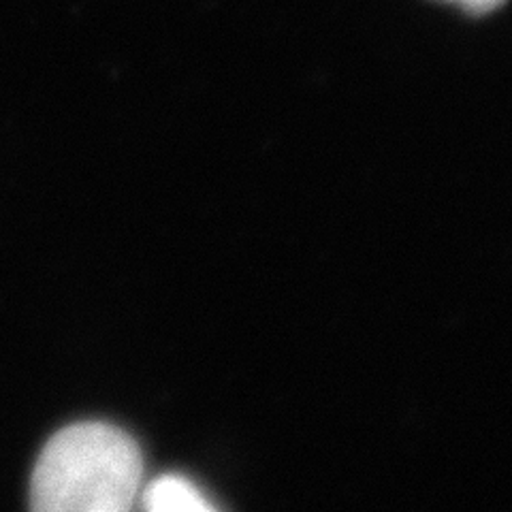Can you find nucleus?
Listing matches in <instances>:
<instances>
[{
    "mask_svg": "<svg viewBox=\"0 0 512 512\" xmlns=\"http://www.w3.org/2000/svg\"><path fill=\"white\" fill-rule=\"evenodd\" d=\"M137 442L109 423L64 427L32 472L30 506L45 512H126L141 489Z\"/></svg>",
    "mask_w": 512,
    "mask_h": 512,
    "instance_id": "nucleus-1",
    "label": "nucleus"
},
{
    "mask_svg": "<svg viewBox=\"0 0 512 512\" xmlns=\"http://www.w3.org/2000/svg\"><path fill=\"white\" fill-rule=\"evenodd\" d=\"M141 504L150 512H210L214 504L184 476H160L143 489Z\"/></svg>",
    "mask_w": 512,
    "mask_h": 512,
    "instance_id": "nucleus-2",
    "label": "nucleus"
},
{
    "mask_svg": "<svg viewBox=\"0 0 512 512\" xmlns=\"http://www.w3.org/2000/svg\"><path fill=\"white\" fill-rule=\"evenodd\" d=\"M446 3H455L461 9H466L468 13H474V15H483V13L495 11L500 5H504V0H446Z\"/></svg>",
    "mask_w": 512,
    "mask_h": 512,
    "instance_id": "nucleus-3",
    "label": "nucleus"
}]
</instances>
